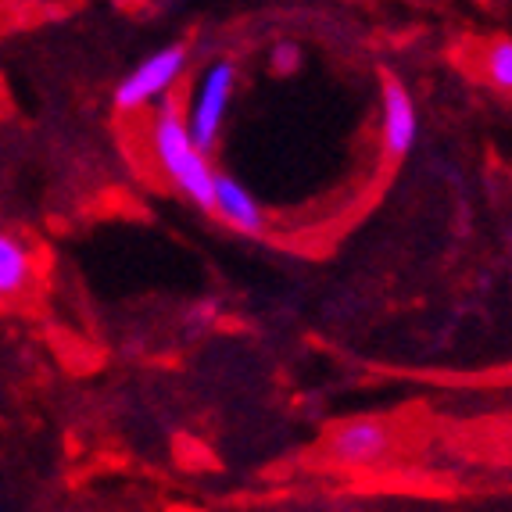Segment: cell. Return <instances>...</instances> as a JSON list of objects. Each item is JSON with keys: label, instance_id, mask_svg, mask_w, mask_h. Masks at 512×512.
Wrapping results in <instances>:
<instances>
[{"label": "cell", "instance_id": "52a82bcc", "mask_svg": "<svg viewBox=\"0 0 512 512\" xmlns=\"http://www.w3.org/2000/svg\"><path fill=\"white\" fill-rule=\"evenodd\" d=\"M36 280V251L22 233L0 230V305L18 301Z\"/></svg>", "mask_w": 512, "mask_h": 512}, {"label": "cell", "instance_id": "7a4b0ae2", "mask_svg": "<svg viewBox=\"0 0 512 512\" xmlns=\"http://www.w3.org/2000/svg\"><path fill=\"white\" fill-rule=\"evenodd\" d=\"M187 61H190L187 43H172V47L147 54L137 69L126 72V76L115 83V94H111L115 111L129 115V111H140V108H147V104L162 101L172 86L180 83L183 72H187Z\"/></svg>", "mask_w": 512, "mask_h": 512}, {"label": "cell", "instance_id": "5b68a950", "mask_svg": "<svg viewBox=\"0 0 512 512\" xmlns=\"http://www.w3.org/2000/svg\"><path fill=\"white\" fill-rule=\"evenodd\" d=\"M380 140H384L387 158H409L419 140V111L412 94L398 79H384L380 94Z\"/></svg>", "mask_w": 512, "mask_h": 512}, {"label": "cell", "instance_id": "ba28073f", "mask_svg": "<svg viewBox=\"0 0 512 512\" xmlns=\"http://www.w3.org/2000/svg\"><path fill=\"white\" fill-rule=\"evenodd\" d=\"M484 76L491 86H498L502 94L512 90V43L505 36H498L495 43H487L484 51Z\"/></svg>", "mask_w": 512, "mask_h": 512}, {"label": "cell", "instance_id": "30bf717a", "mask_svg": "<svg viewBox=\"0 0 512 512\" xmlns=\"http://www.w3.org/2000/svg\"><path fill=\"white\" fill-rule=\"evenodd\" d=\"M215 319H219V305H215V301H194V305H187V312H183V323L194 333L212 330Z\"/></svg>", "mask_w": 512, "mask_h": 512}, {"label": "cell", "instance_id": "3957f363", "mask_svg": "<svg viewBox=\"0 0 512 512\" xmlns=\"http://www.w3.org/2000/svg\"><path fill=\"white\" fill-rule=\"evenodd\" d=\"M237 90V65L230 58L212 61L201 79H197L194 101L187 111V133L194 140L197 151H212L219 144L222 122H226V108H230V94Z\"/></svg>", "mask_w": 512, "mask_h": 512}, {"label": "cell", "instance_id": "8992f818", "mask_svg": "<svg viewBox=\"0 0 512 512\" xmlns=\"http://www.w3.org/2000/svg\"><path fill=\"white\" fill-rule=\"evenodd\" d=\"M212 215H219L230 230L244 233V237H262L265 233V208L258 205L248 190L240 187L233 176L215 172V197H212Z\"/></svg>", "mask_w": 512, "mask_h": 512}, {"label": "cell", "instance_id": "277c9868", "mask_svg": "<svg viewBox=\"0 0 512 512\" xmlns=\"http://www.w3.org/2000/svg\"><path fill=\"white\" fill-rule=\"evenodd\" d=\"M394 455V430L391 423L373 416L344 419L326 437V459L341 470H373Z\"/></svg>", "mask_w": 512, "mask_h": 512}, {"label": "cell", "instance_id": "9c48e42d", "mask_svg": "<svg viewBox=\"0 0 512 512\" xmlns=\"http://www.w3.org/2000/svg\"><path fill=\"white\" fill-rule=\"evenodd\" d=\"M301 65V47L294 40H276L273 47H269V69L276 72V76H294Z\"/></svg>", "mask_w": 512, "mask_h": 512}, {"label": "cell", "instance_id": "6da1fadb", "mask_svg": "<svg viewBox=\"0 0 512 512\" xmlns=\"http://www.w3.org/2000/svg\"><path fill=\"white\" fill-rule=\"evenodd\" d=\"M147 140H151V154L165 180L180 190L187 201H194L201 212H212L215 169L208 162V154L194 147V140L187 133V122H183V111L172 94H165L162 101H154Z\"/></svg>", "mask_w": 512, "mask_h": 512}]
</instances>
